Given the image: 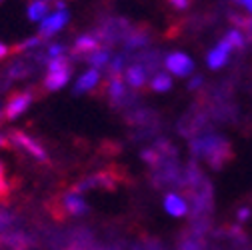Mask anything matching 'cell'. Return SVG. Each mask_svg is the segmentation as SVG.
I'll return each mask as SVG.
<instances>
[{
    "mask_svg": "<svg viewBox=\"0 0 252 250\" xmlns=\"http://www.w3.org/2000/svg\"><path fill=\"white\" fill-rule=\"evenodd\" d=\"M134 30V26L126 20V18H108L94 36L98 38V42H102L106 48H110L116 42H126V38L130 36V32Z\"/></svg>",
    "mask_w": 252,
    "mask_h": 250,
    "instance_id": "6da1fadb",
    "label": "cell"
},
{
    "mask_svg": "<svg viewBox=\"0 0 252 250\" xmlns=\"http://www.w3.org/2000/svg\"><path fill=\"white\" fill-rule=\"evenodd\" d=\"M70 74H72V68H70V60L66 56L50 58L48 60V74L44 78V86L48 90H60L62 86L68 84Z\"/></svg>",
    "mask_w": 252,
    "mask_h": 250,
    "instance_id": "7a4b0ae2",
    "label": "cell"
},
{
    "mask_svg": "<svg viewBox=\"0 0 252 250\" xmlns=\"http://www.w3.org/2000/svg\"><path fill=\"white\" fill-rule=\"evenodd\" d=\"M164 66H166L172 74L184 78V76H188V74H192L194 62L190 60V56H186L184 52H170V54L164 58Z\"/></svg>",
    "mask_w": 252,
    "mask_h": 250,
    "instance_id": "3957f363",
    "label": "cell"
},
{
    "mask_svg": "<svg viewBox=\"0 0 252 250\" xmlns=\"http://www.w3.org/2000/svg\"><path fill=\"white\" fill-rule=\"evenodd\" d=\"M70 20V14L66 10H56L52 14H48L42 24H40V38H50L56 32H60L62 28L66 26V22Z\"/></svg>",
    "mask_w": 252,
    "mask_h": 250,
    "instance_id": "277c9868",
    "label": "cell"
},
{
    "mask_svg": "<svg viewBox=\"0 0 252 250\" xmlns=\"http://www.w3.org/2000/svg\"><path fill=\"white\" fill-rule=\"evenodd\" d=\"M230 52H232V46L222 38V40H220V42L208 52V56H206V64H208V68L218 70V68L226 66V64H228V58H230Z\"/></svg>",
    "mask_w": 252,
    "mask_h": 250,
    "instance_id": "5b68a950",
    "label": "cell"
},
{
    "mask_svg": "<svg viewBox=\"0 0 252 250\" xmlns=\"http://www.w3.org/2000/svg\"><path fill=\"white\" fill-rule=\"evenodd\" d=\"M12 142H14V146L26 150L28 154H32L36 160H46V150H44V146L38 144L32 136L22 134V132H14V134H12Z\"/></svg>",
    "mask_w": 252,
    "mask_h": 250,
    "instance_id": "8992f818",
    "label": "cell"
},
{
    "mask_svg": "<svg viewBox=\"0 0 252 250\" xmlns=\"http://www.w3.org/2000/svg\"><path fill=\"white\" fill-rule=\"evenodd\" d=\"M62 210H64L66 214H72V216H82L90 208H88L86 200L78 192H68L64 198H62Z\"/></svg>",
    "mask_w": 252,
    "mask_h": 250,
    "instance_id": "52a82bcc",
    "label": "cell"
},
{
    "mask_svg": "<svg viewBox=\"0 0 252 250\" xmlns=\"http://www.w3.org/2000/svg\"><path fill=\"white\" fill-rule=\"evenodd\" d=\"M30 102H32V94H30V92H20V94H14L10 98V102H8V106H6V118H10V120L18 118L30 106Z\"/></svg>",
    "mask_w": 252,
    "mask_h": 250,
    "instance_id": "ba28073f",
    "label": "cell"
},
{
    "mask_svg": "<svg viewBox=\"0 0 252 250\" xmlns=\"http://www.w3.org/2000/svg\"><path fill=\"white\" fill-rule=\"evenodd\" d=\"M98 80H100V72L96 70V68H90V70H86L78 80H76V86H74V94H84V92H90V90H94L96 88V84H98Z\"/></svg>",
    "mask_w": 252,
    "mask_h": 250,
    "instance_id": "9c48e42d",
    "label": "cell"
},
{
    "mask_svg": "<svg viewBox=\"0 0 252 250\" xmlns=\"http://www.w3.org/2000/svg\"><path fill=\"white\" fill-rule=\"evenodd\" d=\"M146 78H148V74L140 64H130L128 68H126V74H124L126 84H128L130 88H134V90L142 88L146 84Z\"/></svg>",
    "mask_w": 252,
    "mask_h": 250,
    "instance_id": "30bf717a",
    "label": "cell"
},
{
    "mask_svg": "<svg viewBox=\"0 0 252 250\" xmlns=\"http://www.w3.org/2000/svg\"><path fill=\"white\" fill-rule=\"evenodd\" d=\"M164 208H166V212L172 214V216H184V214H188V204H186L184 198H182L180 194H176V192H168V194H166V198H164Z\"/></svg>",
    "mask_w": 252,
    "mask_h": 250,
    "instance_id": "8fae6325",
    "label": "cell"
},
{
    "mask_svg": "<svg viewBox=\"0 0 252 250\" xmlns=\"http://www.w3.org/2000/svg\"><path fill=\"white\" fill-rule=\"evenodd\" d=\"M206 248H208V238L192 236V234H188L186 230L182 232L180 242H178V250H206Z\"/></svg>",
    "mask_w": 252,
    "mask_h": 250,
    "instance_id": "7c38bea8",
    "label": "cell"
},
{
    "mask_svg": "<svg viewBox=\"0 0 252 250\" xmlns=\"http://www.w3.org/2000/svg\"><path fill=\"white\" fill-rule=\"evenodd\" d=\"M100 48V42H98V38L94 36V34H84V36H80L78 40H76V44H74V54H80V56H88V54H92L94 50H98Z\"/></svg>",
    "mask_w": 252,
    "mask_h": 250,
    "instance_id": "4fadbf2b",
    "label": "cell"
},
{
    "mask_svg": "<svg viewBox=\"0 0 252 250\" xmlns=\"http://www.w3.org/2000/svg\"><path fill=\"white\" fill-rule=\"evenodd\" d=\"M110 60H112V54H110V48H106V46H102V48H98V50H94L92 54L86 56V62L90 64V68H96V70L108 66V64H110Z\"/></svg>",
    "mask_w": 252,
    "mask_h": 250,
    "instance_id": "5bb4252c",
    "label": "cell"
},
{
    "mask_svg": "<svg viewBox=\"0 0 252 250\" xmlns=\"http://www.w3.org/2000/svg\"><path fill=\"white\" fill-rule=\"evenodd\" d=\"M48 16V4L46 0H34L32 4L28 6V18L32 22H42Z\"/></svg>",
    "mask_w": 252,
    "mask_h": 250,
    "instance_id": "9a60e30c",
    "label": "cell"
},
{
    "mask_svg": "<svg viewBox=\"0 0 252 250\" xmlns=\"http://www.w3.org/2000/svg\"><path fill=\"white\" fill-rule=\"evenodd\" d=\"M150 84H152V90H156V92H166L172 88V76L168 72H158L152 76Z\"/></svg>",
    "mask_w": 252,
    "mask_h": 250,
    "instance_id": "2e32d148",
    "label": "cell"
},
{
    "mask_svg": "<svg viewBox=\"0 0 252 250\" xmlns=\"http://www.w3.org/2000/svg\"><path fill=\"white\" fill-rule=\"evenodd\" d=\"M224 40H226L232 48H236V50H244V48H246V38H244V34L240 32L238 28L228 30V32L224 34Z\"/></svg>",
    "mask_w": 252,
    "mask_h": 250,
    "instance_id": "e0dca14e",
    "label": "cell"
},
{
    "mask_svg": "<svg viewBox=\"0 0 252 250\" xmlns=\"http://www.w3.org/2000/svg\"><path fill=\"white\" fill-rule=\"evenodd\" d=\"M64 52H66V48L62 46V44H50V46L46 48V54H48L50 58H60V56H64Z\"/></svg>",
    "mask_w": 252,
    "mask_h": 250,
    "instance_id": "ac0fdd59",
    "label": "cell"
},
{
    "mask_svg": "<svg viewBox=\"0 0 252 250\" xmlns=\"http://www.w3.org/2000/svg\"><path fill=\"white\" fill-rule=\"evenodd\" d=\"M250 214H252L250 208H246V206H244V208H238V210H236V220H238V222H246L248 218H250Z\"/></svg>",
    "mask_w": 252,
    "mask_h": 250,
    "instance_id": "d6986e66",
    "label": "cell"
},
{
    "mask_svg": "<svg viewBox=\"0 0 252 250\" xmlns=\"http://www.w3.org/2000/svg\"><path fill=\"white\" fill-rule=\"evenodd\" d=\"M168 2H170L174 8H178V10H184V8L190 6V0H168Z\"/></svg>",
    "mask_w": 252,
    "mask_h": 250,
    "instance_id": "ffe728a7",
    "label": "cell"
},
{
    "mask_svg": "<svg viewBox=\"0 0 252 250\" xmlns=\"http://www.w3.org/2000/svg\"><path fill=\"white\" fill-rule=\"evenodd\" d=\"M202 82H204V76H194L190 82H188V88H190V90H196V88H200Z\"/></svg>",
    "mask_w": 252,
    "mask_h": 250,
    "instance_id": "44dd1931",
    "label": "cell"
},
{
    "mask_svg": "<svg viewBox=\"0 0 252 250\" xmlns=\"http://www.w3.org/2000/svg\"><path fill=\"white\" fill-rule=\"evenodd\" d=\"M234 4H238V6H244L250 14H252V0H232Z\"/></svg>",
    "mask_w": 252,
    "mask_h": 250,
    "instance_id": "7402d4cb",
    "label": "cell"
},
{
    "mask_svg": "<svg viewBox=\"0 0 252 250\" xmlns=\"http://www.w3.org/2000/svg\"><path fill=\"white\" fill-rule=\"evenodd\" d=\"M6 190V182H4V170H2V164H0V196Z\"/></svg>",
    "mask_w": 252,
    "mask_h": 250,
    "instance_id": "603a6c76",
    "label": "cell"
},
{
    "mask_svg": "<svg viewBox=\"0 0 252 250\" xmlns=\"http://www.w3.org/2000/svg\"><path fill=\"white\" fill-rule=\"evenodd\" d=\"M6 54H8V48H6L2 42H0V58H4Z\"/></svg>",
    "mask_w": 252,
    "mask_h": 250,
    "instance_id": "cb8c5ba5",
    "label": "cell"
},
{
    "mask_svg": "<svg viewBox=\"0 0 252 250\" xmlns=\"http://www.w3.org/2000/svg\"><path fill=\"white\" fill-rule=\"evenodd\" d=\"M4 144H6V138H4L2 134H0V146H4Z\"/></svg>",
    "mask_w": 252,
    "mask_h": 250,
    "instance_id": "d4e9b609",
    "label": "cell"
}]
</instances>
